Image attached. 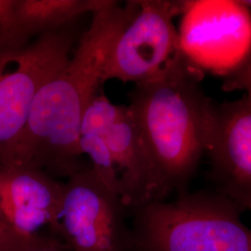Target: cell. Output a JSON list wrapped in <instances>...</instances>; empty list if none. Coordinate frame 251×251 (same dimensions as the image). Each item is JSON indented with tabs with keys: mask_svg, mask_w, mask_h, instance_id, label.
<instances>
[{
	"mask_svg": "<svg viewBox=\"0 0 251 251\" xmlns=\"http://www.w3.org/2000/svg\"><path fill=\"white\" fill-rule=\"evenodd\" d=\"M138 7V0H109L92 13L69 61L37 91L26 125L0 169L27 167L69 178L86 166L79 146L83 117L102 84L111 47Z\"/></svg>",
	"mask_w": 251,
	"mask_h": 251,
	"instance_id": "6da1fadb",
	"label": "cell"
},
{
	"mask_svg": "<svg viewBox=\"0 0 251 251\" xmlns=\"http://www.w3.org/2000/svg\"><path fill=\"white\" fill-rule=\"evenodd\" d=\"M204 73L179 53L152 80L135 85L130 109L152 170L157 201L182 194L206 154L213 100Z\"/></svg>",
	"mask_w": 251,
	"mask_h": 251,
	"instance_id": "7a4b0ae2",
	"label": "cell"
},
{
	"mask_svg": "<svg viewBox=\"0 0 251 251\" xmlns=\"http://www.w3.org/2000/svg\"><path fill=\"white\" fill-rule=\"evenodd\" d=\"M137 251H251L242 211L217 193L179 194L133 210Z\"/></svg>",
	"mask_w": 251,
	"mask_h": 251,
	"instance_id": "3957f363",
	"label": "cell"
},
{
	"mask_svg": "<svg viewBox=\"0 0 251 251\" xmlns=\"http://www.w3.org/2000/svg\"><path fill=\"white\" fill-rule=\"evenodd\" d=\"M70 26L25 46L0 45V167L26 125L37 91L69 61L75 40Z\"/></svg>",
	"mask_w": 251,
	"mask_h": 251,
	"instance_id": "277c9868",
	"label": "cell"
},
{
	"mask_svg": "<svg viewBox=\"0 0 251 251\" xmlns=\"http://www.w3.org/2000/svg\"><path fill=\"white\" fill-rule=\"evenodd\" d=\"M134 17L118 35L108 54L101 82L117 79L144 84L159 75L179 56V33L173 20L184 1L138 0Z\"/></svg>",
	"mask_w": 251,
	"mask_h": 251,
	"instance_id": "5b68a950",
	"label": "cell"
},
{
	"mask_svg": "<svg viewBox=\"0 0 251 251\" xmlns=\"http://www.w3.org/2000/svg\"><path fill=\"white\" fill-rule=\"evenodd\" d=\"M179 27V51L202 72L222 75L251 50V10L242 1H187Z\"/></svg>",
	"mask_w": 251,
	"mask_h": 251,
	"instance_id": "8992f818",
	"label": "cell"
},
{
	"mask_svg": "<svg viewBox=\"0 0 251 251\" xmlns=\"http://www.w3.org/2000/svg\"><path fill=\"white\" fill-rule=\"evenodd\" d=\"M126 207L85 166L64 183L60 232L71 251H126L133 248L126 226Z\"/></svg>",
	"mask_w": 251,
	"mask_h": 251,
	"instance_id": "52a82bcc",
	"label": "cell"
},
{
	"mask_svg": "<svg viewBox=\"0 0 251 251\" xmlns=\"http://www.w3.org/2000/svg\"><path fill=\"white\" fill-rule=\"evenodd\" d=\"M206 154L216 193L251 211V97L213 101Z\"/></svg>",
	"mask_w": 251,
	"mask_h": 251,
	"instance_id": "ba28073f",
	"label": "cell"
},
{
	"mask_svg": "<svg viewBox=\"0 0 251 251\" xmlns=\"http://www.w3.org/2000/svg\"><path fill=\"white\" fill-rule=\"evenodd\" d=\"M64 183L44 171L27 167L0 169V211L10 229L25 241L48 226L60 232Z\"/></svg>",
	"mask_w": 251,
	"mask_h": 251,
	"instance_id": "9c48e42d",
	"label": "cell"
},
{
	"mask_svg": "<svg viewBox=\"0 0 251 251\" xmlns=\"http://www.w3.org/2000/svg\"><path fill=\"white\" fill-rule=\"evenodd\" d=\"M114 192L133 211L157 201L152 170L134 117L127 105L113 103L105 129Z\"/></svg>",
	"mask_w": 251,
	"mask_h": 251,
	"instance_id": "30bf717a",
	"label": "cell"
},
{
	"mask_svg": "<svg viewBox=\"0 0 251 251\" xmlns=\"http://www.w3.org/2000/svg\"><path fill=\"white\" fill-rule=\"evenodd\" d=\"M109 0H14L12 20L0 34V45L22 47L49 32L71 25L85 13H94Z\"/></svg>",
	"mask_w": 251,
	"mask_h": 251,
	"instance_id": "8fae6325",
	"label": "cell"
},
{
	"mask_svg": "<svg viewBox=\"0 0 251 251\" xmlns=\"http://www.w3.org/2000/svg\"><path fill=\"white\" fill-rule=\"evenodd\" d=\"M225 91L243 90L251 97V50L241 63L224 77Z\"/></svg>",
	"mask_w": 251,
	"mask_h": 251,
	"instance_id": "7c38bea8",
	"label": "cell"
},
{
	"mask_svg": "<svg viewBox=\"0 0 251 251\" xmlns=\"http://www.w3.org/2000/svg\"><path fill=\"white\" fill-rule=\"evenodd\" d=\"M37 239L34 241H25L20 238L10 229L0 211V251H23L36 242Z\"/></svg>",
	"mask_w": 251,
	"mask_h": 251,
	"instance_id": "4fadbf2b",
	"label": "cell"
},
{
	"mask_svg": "<svg viewBox=\"0 0 251 251\" xmlns=\"http://www.w3.org/2000/svg\"><path fill=\"white\" fill-rule=\"evenodd\" d=\"M14 0H0V34L8 30L13 13Z\"/></svg>",
	"mask_w": 251,
	"mask_h": 251,
	"instance_id": "5bb4252c",
	"label": "cell"
},
{
	"mask_svg": "<svg viewBox=\"0 0 251 251\" xmlns=\"http://www.w3.org/2000/svg\"><path fill=\"white\" fill-rule=\"evenodd\" d=\"M23 251H65L63 247L56 241L46 237H39L36 242L33 243Z\"/></svg>",
	"mask_w": 251,
	"mask_h": 251,
	"instance_id": "9a60e30c",
	"label": "cell"
},
{
	"mask_svg": "<svg viewBox=\"0 0 251 251\" xmlns=\"http://www.w3.org/2000/svg\"><path fill=\"white\" fill-rule=\"evenodd\" d=\"M244 5H246L251 10V0H241Z\"/></svg>",
	"mask_w": 251,
	"mask_h": 251,
	"instance_id": "2e32d148",
	"label": "cell"
}]
</instances>
